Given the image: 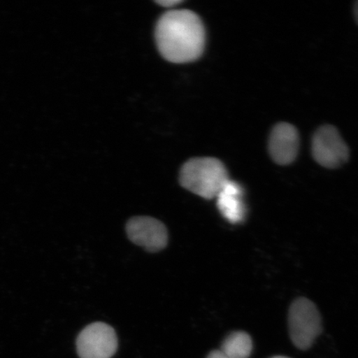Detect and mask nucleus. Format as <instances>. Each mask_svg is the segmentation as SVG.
Returning <instances> with one entry per match:
<instances>
[{
    "instance_id": "1",
    "label": "nucleus",
    "mask_w": 358,
    "mask_h": 358,
    "mask_svg": "<svg viewBox=\"0 0 358 358\" xmlns=\"http://www.w3.org/2000/svg\"><path fill=\"white\" fill-rule=\"evenodd\" d=\"M155 38L161 55L174 64L198 59L204 50V26L189 10L165 13L157 24Z\"/></svg>"
},
{
    "instance_id": "2",
    "label": "nucleus",
    "mask_w": 358,
    "mask_h": 358,
    "mask_svg": "<svg viewBox=\"0 0 358 358\" xmlns=\"http://www.w3.org/2000/svg\"><path fill=\"white\" fill-rule=\"evenodd\" d=\"M228 180L225 166L214 158L191 159L181 169L182 186L205 199L217 198Z\"/></svg>"
},
{
    "instance_id": "3",
    "label": "nucleus",
    "mask_w": 358,
    "mask_h": 358,
    "mask_svg": "<svg viewBox=\"0 0 358 358\" xmlns=\"http://www.w3.org/2000/svg\"><path fill=\"white\" fill-rule=\"evenodd\" d=\"M291 341L301 350H307L322 332L321 317L315 303L307 299L295 301L289 312Z\"/></svg>"
},
{
    "instance_id": "4",
    "label": "nucleus",
    "mask_w": 358,
    "mask_h": 358,
    "mask_svg": "<svg viewBox=\"0 0 358 358\" xmlns=\"http://www.w3.org/2000/svg\"><path fill=\"white\" fill-rule=\"evenodd\" d=\"M118 348V338L113 328L97 322L88 325L77 339L80 358H111Z\"/></svg>"
},
{
    "instance_id": "5",
    "label": "nucleus",
    "mask_w": 358,
    "mask_h": 358,
    "mask_svg": "<svg viewBox=\"0 0 358 358\" xmlns=\"http://www.w3.org/2000/svg\"><path fill=\"white\" fill-rule=\"evenodd\" d=\"M312 152L316 162L328 169L342 166L349 157L345 142L337 129L331 125L317 129L313 138Z\"/></svg>"
},
{
    "instance_id": "6",
    "label": "nucleus",
    "mask_w": 358,
    "mask_h": 358,
    "mask_svg": "<svg viewBox=\"0 0 358 358\" xmlns=\"http://www.w3.org/2000/svg\"><path fill=\"white\" fill-rule=\"evenodd\" d=\"M129 238L148 252H159L167 245L168 232L164 224L150 217H133L127 223Z\"/></svg>"
},
{
    "instance_id": "7",
    "label": "nucleus",
    "mask_w": 358,
    "mask_h": 358,
    "mask_svg": "<svg viewBox=\"0 0 358 358\" xmlns=\"http://www.w3.org/2000/svg\"><path fill=\"white\" fill-rule=\"evenodd\" d=\"M299 145V134L294 125L280 123L272 129L268 152L276 164L287 165L296 159Z\"/></svg>"
},
{
    "instance_id": "8",
    "label": "nucleus",
    "mask_w": 358,
    "mask_h": 358,
    "mask_svg": "<svg viewBox=\"0 0 358 358\" xmlns=\"http://www.w3.org/2000/svg\"><path fill=\"white\" fill-rule=\"evenodd\" d=\"M241 196V187L230 179L217 196L219 211L231 223L241 222L245 217V210Z\"/></svg>"
},
{
    "instance_id": "9",
    "label": "nucleus",
    "mask_w": 358,
    "mask_h": 358,
    "mask_svg": "<svg viewBox=\"0 0 358 358\" xmlns=\"http://www.w3.org/2000/svg\"><path fill=\"white\" fill-rule=\"evenodd\" d=\"M252 350V339L243 331H236L228 335L221 347V351L229 358H249Z\"/></svg>"
},
{
    "instance_id": "10",
    "label": "nucleus",
    "mask_w": 358,
    "mask_h": 358,
    "mask_svg": "<svg viewBox=\"0 0 358 358\" xmlns=\"http://www.w3.org/2000/svg\"><path fill=\"white\" fill-rule=\"evenodd\" d=\"M207 358H229L221 351V350H214L209 353Z\"/></svg>"
},
{
    "instance_id": "11",
    "label": "nucleus",
    "mask_w": 358,
    "mask_h": 358,
    "mask_svg": "<svg viewBox=\"0 0 358 358\" xmlns=\"http://www.w3.org/2000/svg\"><path fill=\"white\" fill-rule=\"evenodd\" d=\"M159 4H161V6L164 7H171L176 6V4H178L179 3H181L180 1H178V0H173V1H159L157 2Z\"/></svg>"
},
{
    "instance_id": "12",
    "label": "nucleus",
    "mask_w": 358,
    "mask_h": 358,
    "mask_svg": "<svg viewBox=\"0 0 358 358\" xmlns=\"http://www.w3.org/2000/svg\"><path fill=\"white\" fill-rule=\"evenodd\" d=\"M355 13L356 20H357V22L358 24V2L355 4Z\"/></svg>"
},
{
    "instance_id": "13",
    "label": "nucleus",
    "mask_w": 358,
    "mask_h": 358,
    "mask_svg": "<svg viewBox=\"0 0 358 358\" xmlns=\"http://www.w3.org/2000/svg\"><path fill=\"white\" fill-rule=\"evenodd\" d=\"M271 358H289V357H285V356H275V357H273Z\"/></svg>"
}]
</instances>
